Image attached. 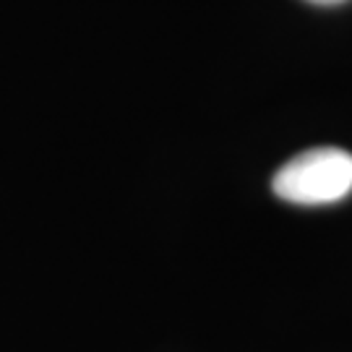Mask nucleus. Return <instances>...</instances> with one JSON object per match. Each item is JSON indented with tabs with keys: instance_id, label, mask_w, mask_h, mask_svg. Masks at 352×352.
Wrapping results in <instances>:
<instances>
[{
	"instance_id": "f03ea898",
	"label": "nucleus",
	"mask_w": 352,
	"mask_h": 352,
	"mask_svg": "<svg viewBox=\"0 0 352 352\" xmlns=\"http://www.w3.org/2000/svg\"><path fill=\"white\" fill-rule=\"evenodd\" d=\"M308 3H314V6H340L344 0H308Z\"/></svg>"
},
{
	"instance_id": "f257e3e1",
	"label": "nucleus",
	"mask_w": 352,
	"mask_h": 352,
	"mask_svg": "<svg viewBox=\"0 0 352 352\" xmlns=\"http://www.w3.org/2000/svg\"><path fill=\"white\" fill-rule=\"evenodd\" d=\"M272 188L279 199L302 206L342 201L352 190V154L337 146L302 151L279 167Z\"/></svg>"
}]
</instances>
